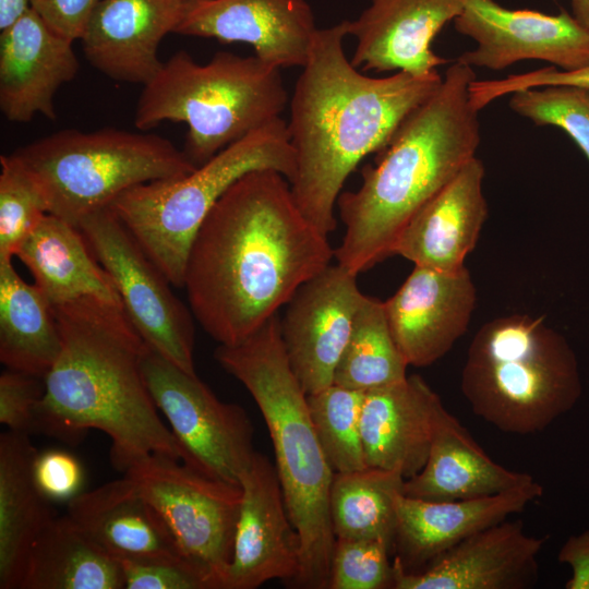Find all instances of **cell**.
<instances>
[{"label": "cell", "mask_w": 589, "mask_h": 589, "mask_svg": "<svg viewBox=\"0 0 589 589\" xmlns=\"http://www.w3.org/2000/svg\"><path fill=\"white\" fill-rule=\"evenodd\" d=\"M327 238L299 209L284 175H244L192 241L183 288L193 316L219 345L241 342L330 265Z\"/></svg>", "instance_id": "obj_1"}, {"label": "cell", "mask_w": 589, "mask_h": 589, "mask_svg": "<svg viewBox=\"0 0 589 589\" xmlns=\"http://www.w3.org/2000/svg\"><path fill=\"white\" fill-rule=\"evenodd\" d=\"M52 309L61 349L44 377L33 432L75 444L99 430L111 440L110 460L122 473L152 454L183 461L145 382L151 348L123 305L81 298Z\"/></svg>", "instance_id": "obj_2"}, {"label": "cell", "mask_w": 589, "mask_h": 589, "mask_svg": "<svg viewBox=\"0 0 589 589\" xmlns=\"http://www.w3.org/2000/svg\"><path fill=\"white\" fill-rule=\"evenodd\" d=\"M349 20L317 29L290 100L288 131L296 171L290 189L309 221L328 236L349 175L380 153L400 123L442 83L437 71L414 76L398 71L374 77L354 68L344 51Z\"/></svg>", "instance_id": "obj_3"}, {"label": "cell", "mask_w": 589, "mask_h": 589, "mask_svg": "<svg viewBox=\"0 0 589 589\" xmlns=\"http://www.w3.org/2000/svg\"><path fill=\"white\" fill-rule=\"evenodd\" d=\"M474 80L473 68L455 60L435 93L400 123L375 166L362 169L360 187L339 194V265L358 275L393 255L414 214L476 157L481 128L469 97Z\"/></svg>", "instance_id": "obj_4"}, {"label": "cell", "mask_w": 589, "mask_h": 589, "mask_svg": "<svg viewBox=\"0 0 589 589\" xmlns=\"http://www.w3.org/2000/svg\"><path fill=\"white\" fill-rule=\"evenodd\" d=\"M215 359L251 394L266 423L275 467L291 522L301 538L294 587L328 589L335 534L329 514L334 477L309 412L306 394L292 372L272 316L239 344L219 345Z\"/></svg>", "instance_id": "obj_5"}, {"label": "cell", "mask_w": 589, "mask_h": 589, "mask_svg": "<svg viewBox=\"0 0 589 589\" xmlns=\"http://www.w3.org/2000/svg\"><path fill=\"white\" fill-rule=\"evenodd\" d=\"M460 387L474 414L519 435L543 431L581 395L577 358L565 337L542 317L520 313L478 329Z\"/></svg>", "instance_id": "obj_6"}, {"label": "cell", "mask_w": 589, "mask_h": 589, "mask_svg": "<svg viewBox=\"0 0 589 589\" xmlns=\"http://www.w3.org/2000/svg\"><path fill=\"white\" fill-rule=\"evenodd\" d=\"M287 103L280 69L255 55L219 51L202 64L181 50L143 85L134 125L148 131L165 121L187 123L183 152L200 166L279 118Z\"/></svg>", "instance_id": "obj_7"}, {"label": "cell", "mask_w": 589, "mask_h": 589, "mask_svg": "<svg viewBox=\"0 0 589 589\" xmlns=\"http://www.w3.org/2000/svg\"><path fill=\"white\" fill-rule=\"evenodd\" d=\"M273 169L290 182L294 151L280 117L228 145L190 173L133 187L109 206L173 287L183 288L192 241L221 195L241 177Z\"/></svg>", "instance_id": "obj_8"}, {"label": "cell", "mask_w": 589, "mask_h": 589, "mask_svg": "<svg viewBox=\"0 0 589 589\" xmlns=\"http://www.w3.org/2000/svg\"><path fill=\"white\" fill-rule=\"evenodd\" d=\"M11 155L36 183L48 213L75 227L133 187L183 177L197 167L166 137L116 128L64 129Z\"/></svg>", "instance_id": "obj_9"}, {"label": "cell", "mask_w": 589, "mask_h": 589, "mask_svg": "<svg viewBox=\"0 0 589 589\" xmlns=\"http://www.w3.org/2000/svg\"><path fill=\"white\" fill-rule=\"evenodd\" d=\"M163 517L182 555L221 589L231 562L242 490L184 461L152 454L124 473Z\"/></svg>", "instance_id": "obj_10"}, {"label": "cell", "mask_w": 589, "mask_h": 589, "mask_svg": "<svg viewBox=\"0 0 589 589\" xmlns=\"http://www.w3.org/2000/svg\"><path fill=\"white\" fill-rule=\"evenodd\" d=\"M77 228L148 347L183 371L196 374L193 314L120 218L108 206L86 216Z\"/></svg>", "instance_id": "obj_11"}, {"label": "cell", "mask_w": 589, "mask_h": 589, "mask_svg": "<svg viewBox=\"0 0 589 589\" xmlns=\"http://www.w3.org/2000/svg\"><path fill=\"white\" fill-rule=\"evenodd\" d=\"M143 373L151 396L170 424L185 464L240 484L254 453L253 425L245 410L225 402L203 383L149 349Z\"/></svg>", "instance_id": "obj_12"}, {"label": "cell", "mask_w": 589, "mask_h": 589, "mask_svg": "<svg viewBox=\"0 0 589 589\" xmlns=\"http://www.w3.org/2000/svg\"><path fill=\"white\" fill-rule=\"evenodd\" d=\"M476 47L457 61L500 71L522 60H541L563 71L589 67V34L565 11L550 15L509 10L494 0H466L453 21Z\"/></svg>", "instance_id": "obj_13"}, {"label": "cell", "mask_w": 589, "mask_h": 589, "mask_svg": "<svg viewBox=\"0 0 589 589\" xmlns=\"http://www.w3.org/2000/svg\"><path fill=\"white\" fill-rule=\"evenodd\" d=\"M362 297L357 274L337 263L302 284L286 304L281 340L306 395L334 383Z\"/></svg>", "instance_id": "obj_14"}, {"label": "cell", "mask_w": 589, "mask_h": 589, "mask_svg": "<svg viewBox=\"0 0 589 589\" xmlns=\"http://www.w3.org/2000/svg\"><path fill=\"white\" fill-rule=\"evenodd\" d=\"M242 500L233 553L221 589H255L272 579L293 584L301 538L287 512L275 465L255 452L240 474Z\"/></svg>", "instance_id": "obj_15"}, {"label": "cell", "mask_w": 589, "mask_h": 589, "mask_svg": "<svg viewBox=\"0 0 589 589\" xmlns=\"http://www.w3.org/2000/svg\"><path fill=\"white\" fill-rule=\"evenodd\" d=\"M477 291L469 271L417 266L384 302L389 329L409 365L429 366L467 332Z\"/></svg>", "instance_id": "obj_16"}, {"label": "cell", "mask_w": 589, "mask_h": 589, "mask_svg": "<svg viewBox=\"0 0 589 589\" xmlns=\"http://www.w3.org/2000/svg\"><path fill=\"white\" fill-rule=\"evenodd\" d=\"M546 537L504 519L459 542L419 572L393 560V589H526L539 577L538 556Z\"/></svg>", "instance_id": "obj_17"}, {"label": "cell", "mask_w": 589, "mask_h": 589, "mask_svg": "<svg viewBox=\"0 0 589 589\" xmlns=\"http://www.w3.org/2000/svg\"><path fill=\"white\" fill-rule=\"evenodd\" d=\"M317 29L305 0H193L176 33L249 44L281 69L304 67Z\"/></svg>", "instance_id": "obj_18"}, {"label": "cell", "mask_w": 589, "mask_h": 589, "mask_svg": "<svg viewBox=\"0 0 589 589\" xmlns=\"http://www.w3.org/2000/svg\"><path fill=\"white\" fill-rule=\"evenodd\" d=\"M466 0H370L348 36L356 38L350 62L360 71H401L425 76L446 64L432 41L462 11Z\"/></svg>", "instance_id": "obj_19"}, {"label": "cell", "mask_w": 589, "mask_h": 589, "mask_svg": "<svg viewBox=\"0 0 589 589\" xmlns=\"http://www.w3.org/2000/svg\"><path fill=\"white\" fill-rule=\"evenodd\" d=\"M187 2L99 0L80 39L86 60L111 80L145 85L159 71V45L176 33Z\"/></svg>", "instance_id": "obj_20"}, {"label": "cell", "mask_w": 589, "mask_h": 589, "mask_svg": "<svg viewBox=\"0 0 589 589\" xmlns=\"http://www.w3.org/2000/svg\"><path fill=\"white\" fill-rule=\"evenodd\" d=\"M72 45L32 8L0 32V110L5 119L24 123L41 115L56 120L55 96L80 67Z\"/></svg>", "instance_id": "obj_21"}, {"label": "cell", "mask_w": 589, "mask_h": 589, "mask_svg": "<svg viewBox=\"0 0 589 589\" xmlns=\"http://www.w3.org/2000/svg\"><path fill=\"white\" fill-rule=\"evenodd\" d=\"M543 494L537 481L526 488L494 495L428 501L396 497L394 560L406 572H419L469 536L519 513Z\"/></svg>", "instance_id": "obj_22"}, {"label": "cell", "mask_w": 589, "mask_h": 589, "mask_svg": "<svg viewBox=\"0 0 589 589\" xmlns=\"http://www.w3.org/2000/svg\"><path fill=\"white\" fill-rule=\"evenodd\" d=\"M484 166L477 156L409 220L394 254L417 266L453 272L465 266L489 208L483 194Z\"/></svg>", "instance_id": "obj_23"}, {"label": "cell", "mask_w": 589, "mask_h": 589, "mask_svg": "<svg viewBox=\"0 0 589 589\" xmlns=\"http://www.w3.org/2000/svg\"><path fill=\"white\" fill-rule=\"evenodd\" d=\"M443 402L419 375L364 392L361 441L366 467L405 480L424 467Z\"/></svg>", "instance_id": "obj_24"}, {"label": "cell", "mask_w": 589, "mask_h": 589, "mask_svg": "<svg viewBox=\"0 0 589 589\" xmlns=\"http://www.w3.org/2000/svg\"><path fill=\"white\" fill-rule=\"evenodd\" d=\"M67 515L117 560L188 562L163 517L124 474L77 494Z\"/></svg>", "instance_id": "obj_25"}, {"label": "cell", "mask_w": 589, "mask_h": 589, "mask_svg": "<svg viewBox=\"0 0 589 589\" xmlns=\"http://www.w3.org/2000/svg\"><path fill=\"white\" fill-rule=\"evenodd\" d=\"M534 482L531 474L492 460L443 405L426 462L420 472L405 480L402 493L428 501H457L517 490Z\"/></svg>", "instance_id": "obj_26"}, {"label": "cell", "mask_w": 589, "mask_h": 589, "mask_svg": "<svg viewBox=\"0 0 589 589\" xmlns=\"http://www.w3.org/2000/svg\"><path fill=\"white\" fill-rule=\"evenodd\" d=\"M15 256L52 306L81 298L122 304L81 230L58 216L46 214Z\"/></svg>", "instance_id": "obj_27"}, {"label": "cell", "mask_w": 589, "mask_h": 589, "mask_svg": "<svg viewBox=\"0 0 589 589\" xmlns=\"http://www.w3.org/2000/svg\"><path fill=\"white\" fill-rule=\"evenodd\" d=\"M31 434L0 435V588L19 589L31 546L56 516L33 476Z\"/></svg>", "instance_id": "obj_28"}, {"label": "cell", "mask_w": 589, "mask_h": 589, "mask_svg": "<svg viewBox=\"0 0 589 589\" xmlns=\"http://www.w3.org/2000/svg\"><path fill=\"white\" fill-rule=\"evenodd\" d=\"M120 563L68 515L55 516L33 542L19 589H122Z\"/></svg>", "instance_id": "obj_29"}, {"label": "cell", "mask_w": 589, "mask_h": 589, "mask_svg": "<svg viewBox=\"0 0 589 589\" xmlns=\"http://www.w3.org/2000/svg\"><path fill=\"white\" fill-rule=\"evenodd\" d=\"M61 349L53 309L12 262H0V360L7 369L44 380Z\"/></svg>", "instance_id": "obj_30"}, {"label": "cell", "mask_w": 589, "mask_h": 589, "mask_svg": "<svg viewBox=\"0 0 589 589\" xmlns=\"http://www.w3.org/2000/svg\"><path fill=\"white\" fill-rule=\"evenodd\" d=\"M405 478L390 470L366 467L334 473L329 514L336 539H378L393 550L396 497Z\"/></svg>", "instance_id": "obj_31"}, {"label": "cell", "mask_w": 589, "mask_h": 589, "mask_svg": "<svg viewBox=\"0 0 589 589\" xmlns=\"http://www.w3.org/2000/svg\"><path fill=\"white\" fill-rule=\"evenodd\" d=\"M408 366L389 329L384 302L363 294L334 384L368 392L404 381Z\"/></svg>", "instance_id": "obj_32"}, {"label": "cell", "mask_w": 589, "mask_h": 589, "mask_svg": "<svg viewBox=\"0 0 589 589\" xmlns=\"http://www.w3.org/2000/svg\"><path fill=\"white\" fill-rule=\"evenodd\" d=\"M363 398L364 392L334 383L306 395L315 433L334 473L366 468L360 428Z\"/></svg>", "instance_id": "obj_33"}, {"label": "cell", "mask_w": 589, "mask_h": 589, "mask_svg": "<svg viewBox=\"0 0 589 589\" xmlns=\"http://www.w3.org/2000/svg\"><path fill=\"white\" fill-rule=\"evenodd\" d=\"M0 262H12L48 208L34 180L11 154L0 156Z\"/></svg>", "instance_id": "obj_34"}, {"label": "cell", "mask_w": 589, "mask_h": 589, "mask_svg": "<svg viewBox=\"0 0 589 589\" xmlns=\"http://www.w3.org/2000/svg\"><path fill=\"white\" fill-rule=\"evenodd\" d=\"M509 107L536 125L563 130L589 161V88L548 85L510 94Z\"/></svg>", "instance_id": "obj_35"}, {"label": "cell", "mask_w": 589, "mask_h": 589, "mask_svg": "<svg viewBox=\"0 0 589 589\" xmlns=\"http://www.w3.org/2000/svg\"><path fill=\"white\" fill-rule=\"evenodd\" d=\"M392 551L378 539H336L328 589H393Z\"/></svg>", "instance_id": "obj_36"}, {"label": "cell", "mask_w": 589, "mask_h": 589, "mask_svg": "<svg viewBox=\"0 0 589 589\" xmlns=\"http://www.w3.org/2000/svg\"><path fill=\"white\" fill-rule=\"evenodd\" d=\"M548 85H573L589 88V67L563 71L553 65L531 72L512 74L501 80L478 81L469 86L470 103L478 111L497 98L528 88Z\"/></svg>", "instance_id": "obj_37"}, {"label": "cell", "mask_w": 589, "mask_h": 589, "mask_svg": "<svg viewBox=\"0 0 589 589\" xmlns=\"http://www.w3.org/2000/svg\"><path fill=\"white\" fill-rule=\"evenodd\" d=\"M118 561L125 589H209L203 573L188 562Z\"/></svg>", "instance_id": "obj_38"}, {"label": "cell", "mask_w": 589, "mask_h": 589, "mask_svg": "<svg viewBox=\"0 0 589 589\" xmlns=\"http://www.w3.org/2000/svg\"><path fill=\"white\" fill-rule=\"evenodd\" d=\"M44 380L7 369L0 375V422L14 432L33 433L34 411L41 399Z\"/></svg>", "instance_id": "obj_39"}, {"label": "cell", "mask_w": 589, "mask_h": 589, "mask_svg": "<svg viewBox=\"0 0 589 589\" xmlns=\"http://www.w3.org/2000/svg\"><path fill=\"white\" fill-rule=\"evenodd\" d=\"M33 476L39 491L49 501H70L81 493L84 471L80 461L60 449L37 452Z\"/></svg>", "instance_id": "obj_40"}, {"label": "cell", "mask_w": 589, "mask_h": 589, "mask_svg": "<svg viewBox=\"0 0 589 589\" xmlns=\"http://www.w3.org/2000/svg\"><path fill=\"white\" fill-rule=\"evenodd\" d=\"M99 0H31V8L64 38L80 40Z\"/></svg>", "instance_id": "obj_41"}, {"label": "cell", "mask_w": 589, "mask_h": 589, "mask_svg": "<svg viewBox=\"0 0 589 589\" xmlns=\"http://www.w3.org/2000/svg\"><path fill=\"white\" fill-rule=\"evenodd\" d=\"M557 560L572 569L566 589H589V530L570 536L560 549Z\"/></svg>", "instance_id": "obj_42"}, {"label": "cell", "mask_w": 589, "mask_h": 589, "mask_svg": "<svg viewBox=\"0 0 589 589\" xmlns=\"http://www.w3.org/2000/svg\"><path fill=\"white\" fill-rule=\"evenodd\" d=\"M29 8L31 0H0V32L15 23Z\"/></svg>", "instance_id": "obj_43"}, {"label": "cell", "mask_w": 589, "mask_h": 589, "mask_svg": "<svg viewBox=\"0 0 589 589\" xmlns=\"http://www.w3.org/2000/svg\"><path fill=\"white\" fill-rule=\"evenodd\" d=\"M572 15L589 34V0H570Z\"/></svg>", "instance_id": "obj_44"}, {"label": "cell", "mask_w": 589, "mask_h": 589, "mask_svg": "<svg viewBox=\"0 0 589 589\" xmlns=\"http://www.w3.org/2000/svg\"><path fill=\"white\" fill-rule=\"evenodd\" d=\"M187 1H193V0H187Z\"/></svg>", "instance_id": "obj_45"}]
</instances>
